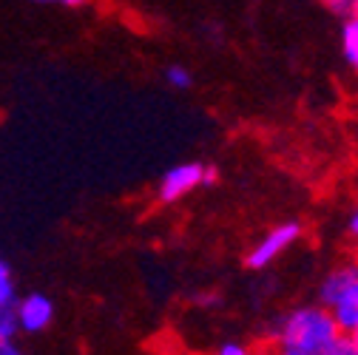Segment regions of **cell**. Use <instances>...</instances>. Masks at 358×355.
<instances>
[{
    "mask_svg": "<svg viewBox=\"0 0 358 355\" xmlns=\"http://www.w3.org/2000/svg\"><path fill=\"white\" fill-rule=\"evenodd\" d=\"M338 338L341 330L330 316V310L322 307L319 301H313V304L290 307L282 316H276L271 327H267L264 344H279L287 349H299L304 355H324L327 349L336 347Z\"/></svg>",
    "mask_w": 358,
    "mask_h": 355,
    "instance_id": "6da1fadb",
    "label": "cell"
},
{
    "mask_svg": "<svg viewBox=\"0 0 358 355\" xmlns=\"http://www.w3.org/2000/svg\"><path fill=\"white\" fill-rule=\"evenodd\" d=\"M319 304L330 310L341 335L358 330V261L350 256L324 273L319 284Z\"/></svg>",
    "mask_w": 358,
    "mask_h": 355,
    "instance_id": "7a4b0ae2",
    "label": "cell"
},
{
    "mask_svg": "<svg viewBox=\"0 0 358 355\" xmlns=\"http://www.w3.org/2000/svg\"><path fill=\"white\" fill-rule=\"evenodd\" d=\"M304 236V225L299 219H287L279 225L267 228L245 253V268L248 270H267L271 264H276L287 250H293Z\"/></svg>",
    "mask_w": 358,
    "mask_h": 355,
    "instance_id": "3957f363",
    "label": "cell"
},
{
    "mask_svg": "<svg viewBox=\"0 0 358 355\" xmlns=\"http://www.w3.org/2000/svg\"><path fill=\"white\" fill-rule=\"evenodd\" d=\"M210 185H216V168L213 165H205L196 159L179 162L162 173V180L157 185V199L162 205H176L185 196H191L194 191L210 188Z\"/></svg>",
    "mask_w": 358,
    "mask_h": 355,
    "instance_id": "277c9868",
    "label": "cell"
},
{
    "mask_svg": "<svg viewBox=\"0 0 358 355\" xmlns=\"http://www.w3.org/2000/svg\"><path fill=\"white\" fill-rule=\"evenodd\" d=\"M12 307L20 333H43L55 321V304L46 293H29L23 298H15Z\"/></svg>",
    "mask_w": 358,
    "mask_h": 355,
    "instance_id": "5b68a950",
    "label": "cell"
},
{
    "mask_svg": "<svg viewBox=\"0 0 358 355\" xmlns=\"http://www.w3.org/2000/svg\"><path fill=\"white\" fill-rule=\"evenodd\" d=\"M341 55L352 71H358V15L344 17L341 26Z\"/></svg>",
    "mask_w": 358,
    "mask_h": 355,
    "instance_id": "8992f818",
    "label": "cell"
},
{
    "mask_svg": "<svg viewBox=\"0 0 358 355\" xmlns=\"http://www.w3.org/2000/svg\"><path fill=\"white\" fill-rule=\"evenodd\" d=\"M165 82L171 88H176V92H188V88L194 85V74H191V68L173 63V66L165 68Z\"/></svg>",
    "mask_w": 358,
    "mask_h": 355,
    "instance_id": "52a82bcc",
    "label": "cell"
},
{
    "mask_svg": "<svg viewBox=\"0 0 358 355\" xmlns=\"http://www.w3.org/2000/svg\"><path fill=\"white\" fill-rule=\"evenodd\" d=\"M208 355H262V347L231 338V341H222L219 347H213Z\"/></svg>",
    "mask_w": 358,
    "mask_h": 355,
    "instance_id": "ba28073f",
    "label": "cell"
},
{
    "mask_svg": "<svg viewBox=\"0 0 358 355\" xmlns=\"http://www.w3.org/2000/svg\"><path fill=\"white\" fill-rule=\"evenodd\" d=\"M20 333L17 327V316H15V307H0V341H15Z\"/></svg>",
    "mask_w": 358,
    "mask_h": 355,
    "instance_id": "9c48e42d",
    "label": "cell"
},
{
    "mask_svg": "<svg viewBox=\"0 0 358 355\" xmlns=\"http://www.w3.org/2000/svg\"><path fill=\"white\" fill-rule=\"evenodd\" d=\"M15 279H12V270H9V264L0 259V307H9L15 304Z\"/></svg>",
    "mask_w": 358,
    "mask_h": 355,
    "instance_id": "30bf717a",
    "label": "cell"
},
{
    "mask_svg": "<svg viewBox=\"0 0 358 355\" xmlns=\"http://www.w3.org/2000/svg\"><path fill=\"white\" fill-rule=\"evenodd\" d=\"M322 3H324L333 15H338V17H352V15H358V0H322Z\"/></svg>",
    "mask_w": 358,
    "mask_h": 355,
    "instance_id": "8fae6325",
    "label": "cell"
},
{
    "mask_svg": "<svg viewBox=\"0 0 358 355\" xmlns=\"http://www.w3.org/2000/svg\"><path fill=\"white\" fill-rule=\"evenodd\" d=\"M344 233H347V239H350V242H352V247H355V245H358V199L352 202V208H350V213H347Z\"/></svg>",
    "mask_w": 358,
    "mask_h": 355,
    "instance_id": "7c38bea8",
    "label": "cell"
},
{
    "mask_svg": "<svg viewBox=\"0 0 358 355\" xmlns=\"http://www.w3.org/2000/svg\"><path fill=\"white\" fill-rule=\"evenodd\" d=\"M324 355H358V344H355L350 335H341V338L336 341V347L327 349Z\"/></svg>",
    "mask_w": 358,
    "mask_h": 355,
    "instance_id": "4fadbf2b",
    "label": "cell"
},
{
    "mask_svg": "<svg viewBox=\"0 0 358 355\" xmlns=\"http://www.w3.org/2000/svg\"><path fill=\"white\" fill-rule=\"evenodd\" d=\"M262 355H304V352L287 349V347H279V344H264V347H262Z\"/></svg>",
    "mask_w": 358,
    "mask_h": 355,
    "instance_id": "5bb4252c",
    "label": "cell"
},
{
    "mask_svg": "<svg viewBox=\"0 0 358 355\" xmlns=\"http://www.w3.org/2000/svg\"><path fill=\"white\" fill-rule=\"evenodd\" d=\"M0 355H26V352L17 347V341H0Z\"/></svg>",
    "mask_w": 358,
    "mask_h": 355,
    "instance_id": "9a60e30c",
    "label": "cell"
},
{
    "mask_svg": "<svg viewBox=\"0 0 358 355\" xmlns=\"http://www.w3.org/2000/svg\"><path fill=\"white\" fill-rule=\"evenodd\" d=\"M34 3H63V6H83L85 0H34Z\"/></svg>",
    "mask_w": 358,
    "mask_h": 355,
    "instance_id": "2e32d148",
    "label": "cell"
},
{
    "mask_svg": "<svg viewBox=\"0 0 358 355\" xmlns=\"http://www.w3.org/2000/svg\"><path fill=\"white\" fill-rule=\"evenodd\" d=\"M350 338H352V341H355V344H358V330H355V333H352V335H350Z\"/></svg>",
    "mask_w": 358,
    "mask_h": 355,
    "instance_id": "e0dca14e",
    "label": "cell"
},
{
    "mask_svg": "<svg viewBox=\"0 0 358 355\" xmlns=\"http://www.w3.org/2000/svg\"><path fill=\"white\" fill-rule=\"evenodd\" d=\"M352 259H355V261H358V245H355V253H352Z\"/></svg>",
    "mask_w": 358,
    "mask_h": 355,
    "instance_id": "ac0fdd59",
    "label": "cell"
}]
</instances>
